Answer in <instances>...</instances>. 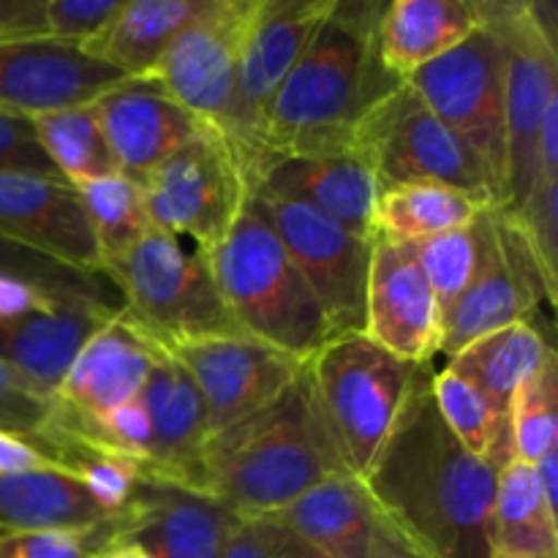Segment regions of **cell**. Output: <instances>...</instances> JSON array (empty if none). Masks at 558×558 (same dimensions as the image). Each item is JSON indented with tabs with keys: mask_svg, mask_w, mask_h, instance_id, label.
<instances>
[{
	"mask_svg": "<svg viewBox=\"0 0 558 558\" xmlns=\"http://www.w3.org/2000/svg\"><path fill=\"white\" fill-rule=\"evenodd\" d=\"M352 153L374 174L379 194L396 185L434 183L494 205V191L461 136L407 82L392 87L360 118Z\"/></svg>",
	"mask_w": 558,
	"mask_h": 558,
	"instance_id": "obj_7",
	"label": "cell"
},
{
	"mask_svg": "<svg viewBox=\"0 0 558 558\" xmlns=\"http://www.w3.org/2000/svg\"><path fill=\"white\" fill-rule=\"evenodd\" d=\"M47 0H0V44L47 38Z\"/></svg>",
	"mask_w": 558,
	"mask_h": 558,
	"instance_id": "obj_47",
	"label": "cell"
},
{
	"mask_svg": "<svg viewBox=\"0 0 558 558\" xmlns=\"http://www.w3.org/2000/svg\"><path fill=\"white\" fill-rule=\"evenodd\" d=\"M0 428L14 430L47 447L52 456L63 461L69 474L71 461L82 450L76 414L60 407L54 398H44L3 360H0Z\"/></svg>",
	"mask_w": 558,
	"mask_h": 558,
	"instance_id": "obj_34",
	"label": "cell"
},
{
	"mask_svg": "<svg viewBox=\"0 0 558 558\" xmlns=\"http://www.w3.org/2000/svg\"><path fill=\"white\" fill-rule=\"evenodd\" d=\"M543 300L556 305L526 240L510 213L490 207L483 265L466 292L441 316L439 352L452 357L488 332L532 319Z\"/></svg>",
	"mask_w": 558,
	"mask_h": 558,
	"instance_id": "obj_14",
	"label": "cell"
},
{
	"mask_svg": "<svg viewBox=\"0 0 558 558\" xmlns=\"http://www.w3.org/2000/svg\"><path fill=\"white\" fill-rule=\"evenodd\" d=\"M558 447V360L556 354L537 376L515 392L510 403L512 461L534 466Z\"/></svg>",
	"mask_w": 558,
	"mask_h": 558,
	"instance_id": "obj_37",
	"label": "cell"
},
{
	"mask_svg": "<svg viewBox=\"0 0 558 558\" xmlns=\"http://www.w3.org/2000/svg\"><path fill=\"white\" fill-rule=\"evenodd\" d=\"M125 515V537L150 558H221L240 518L218 499L142 480Z\"/></svg>",
	"mask_w": 558,
	"mask_h": 558,
	"instance_id": "obj_21",
	"label": "cell"
},
{
	"mask_svg": "<svg viewBox=\"0 0 558 558\" xmlns=\"http://www.w3.org/2000/svg\"><path fill=\"white\" fill-rule=\"evenodd\" d=\"M338 0H254L234 93L229 147L238 156L251 196L265 172V125L272 98L294 69Z\"/></svg>",
	"mask_w": 558,
	"mask_h": 558,
	"instance_id": "obj_9",
	"label": "cell"
},
{
	"mask_svg": "<svg viewBox=\"0 0 558 558\" xmlns=\"http://www.w3.org/2000/svg\"><path fill=\"white\" fill-rule=\"evenodd\" d=\"M363 336L409 365L434 360L441 311L414 256V243L376 238L371 245Z\"/></svg>",
	"mask_w": 558,
	"mask_h": 558,
	"instance_id": "obj_16",
	"label": "cell"
},
{
	"mask_svg": "<svg viewBox=\"0 0 558 558\" xmlns=\"http://www.w3.org/2000/svg\"><path fill=\"white\" fill-rule=\"evenodd\" d=\"M534 472H537L539 488H543L548 505L558 510V447L545 452V456L534 463Z\"/></svg>",
	"mask_w": 558,
	"mask_h": 558,
	"instance_id": "obj_50",
	"label": "cell"
},
{
	"mask_svg": "<svg viewBox=\"0 0 558 558\" xmlns=\"http://www.w3.org/2000/svg\"><path fill=\"white\" fill-rule=\"evenodd\" d=\"M488 543L490 558H558V510L529 463L510 461L496 474Z\"/></svg>",
	"mask_w": 558,
	"mask_h": 558,
	"instance_id": "obj_30",
	"label": "cell"
},
{
	"mask_svg": "<svg viewBox=\"0 0 558 558\" xmlns=\"http://www.w3.org/2000/svg\"><path fill=\"white\" fill-rule=\"evenodd\" d=\"M365 558H425L417 548L407 543L398 532H392L379 515H376L374 537H371V548Z\"/></svg>",
	"mask_w": 558,
	"mask_h": 558,
	"instance_id": "obj_49",
	"label": "cell"
},
{
	"mask_svg": "<svg viewBox=\"0 0 558 558\" xmlns=\"http://www.w3.org/2000/svg\"><path fill=\"white\" fill-rule=\"evenodd\" d=\"M74 480H80L85 485L87 494L104 510L118 515L134 499L142 480H145V472H142V463L129 456H120V452L109 450H87L74 463Z\"/></svg>",
	"mask_w": 558,
	"mask_h": 558,
	"instance_id": "obj_41",
	"label": "cell"
},
{
	"mask_svg": "<svg viewBox=\"0 0 558 558\" xmlns=\"http://www.w3.org/2000/svg\"><path fill=\"white\" fill-rule=\"evenodd\" d=\"M153 430L150 461L142 466L145 480L205 494L207 409L189 371L161 349L140 392Z\"/></svg>",
	"mask_w": 558,
	"mask_h": 558,
	"instance_id": "obj_19",
	"label": "cell"
},
{
	"mask_svg": "<svg viewBox=\"0 0 558 558\" xmlns=\"http://www.w3.org/2000/svg\"><path fill=\"white\" fill-rule=\"evenodd\" d=\"M430 396L441 423L450 428L463 450L494 466L496 472L512 461L510 420L496 414L472 381L458 376L452 368H445L430 376Z\"/></svg>",
	"mask_w": 558,
	"mask_h": 558,
	"instance_id": "obj_32",
	"label": "cell"
},
{
	"mask_svg": "<svg viewBox=\"0 0 558 558\" xmlns=\"http://www.w3.org/2000/svg\"><path fill=\"white\" fill-rule=\"evenodd\" d=\"M20 472H65L63 461L27 436L14 434V430L0 428V474H20ZM71 477V474H69Z\"/></svg>",
	"mask_w": 558,
	"mask_h": 558,
	"instance_id": "obj_46",
	"label": "cell"
},
{
	"mask_svg": "<svg viewBox=\"0 0 558 558\" xmlns=\"http://www.w3.org/2000/svg\"><path fill=\"white\" fill-rule=\"evenodd\" d=\"M270 518L332 558L368 556L376 526V512L363 483L347 472L330 474Z\"/></svg>",
	"mask_w": 558,
	"mask_h": 558,
	"instance_id": "obj_26",
	"label": "cell"
},
{
	"mask_svg": "<svg viewBox=\"0 0 558 558\" xmlns=\"http://www.w3.org/2000/svg\"><path fill=\"white\" fill-rule=\"evenodd\" d=\"M118 515L104 510L85 485L69 474H0V537L38 529H85Z\"/></svg>",
	"mask_w": 558,
	"mask_h": 558,
	"instance_id": "obj_29",
	"label": "cell"
},
{
	"mask_svg": "<svg viewBox=\"0 0 558 558\" xmlns=\"http://www.w3.org/2000/svg\"><path fill=\"white\" fill-rule=\"evenodd\" d=\"M93 107L120 174L140 185L202 129L153 76L120 82Z\"/></svg>",
	"mask_w": 558,
	"mask_h": 558,
	"instance_id": "obj_20",
	"label": "cell"
},
{
	"mask_svg": "<svg viewBox=\"0 0 558 558\" xmlns=\"http://www.w3.org/2000/svg\"><path fill=\"white\" fill-rule=\"evenodd\" d=\"M120 5L123 0H47V38L85 47L109 25Z\"/></svg>",
	"mask_w": 558,
	"mask_h": 558,
	"instance_id": "obj_42",
	"label": "cell"
},
{
	"mask_svg": "<svg viewBox=\"0 0 558 558\" xmlns=\"http://www.w3.org/2000/svg\"><path fill=\"white\" fill-rule=\"evenodd\" d=\"M0 276L25 278V281L47 289V292L63 294V298H85L120 308V300H114V287L104 283L107 281L104 276L74 270L63 262H54L25 245H16L3 234H0Z\"/></svg>",
	"mask_w": 558,
	"mask_h": 558,
	"instance_id": "obj_38",
	"label": "cell"
},
{
	"mask_svg": "<svg viewBox=\"0 0 558 558\" xmlns=\"http://www.w3.org/2000/svg\"><path fill=\"white\" fill-rule=\"evenodd\" d=\"M420 368L376 347L363 332L332 336L308 360L316 412L343 472L363 480L390 439Z\"/></svg>",
	"mask_w": 558,
	"mask_h": 558,
	"instance_id": "obj_5",
	"label": "cell"
},
{
	"mask_svg": "<svg viewBox=\"0 0 558 558\" xmlns=\"http://www.w3.org/2000/svg\"><path fill=\"white\" fill-rule=\"evenodd\" d=\"M254 194L303 202L357 238L371 243L379 238V185L363 158L354 153L281 158L267 169Z\"/></svg>",
	"mask_w": 558,
	"mask_h": 558,
	"instance_id": "obj_23",
	"label": "cell"
},
{
	"mask_svg": "<svg viewBox=\"0 0 558 558\" xmlns=\"http://www.w3.org/2000/svg\"><path fill=\"white\" fill-rule=\"evenodd\" d=\"M161 349L129 319L123 308L98 327L60 381L54 401L90 420L140 398Z\"/></svg>",
	"mask_w": 558,
	"mask_h": 558,
	"instance_id": "obj_22",
	"label": "cell"
},
{
	"mask_svg": "<svg viewBox=\"0 0 558 558\" xmlns=\"http://www.w3.org/2000/svg\"><path fill=\"white\" fill-rule=\"evenodd\" d=\"M488 210L469 227L414 243V256H417L420 270H423L425 281H428L430 292L439 303L441 316L466 292L469 283L477 276L480 265H483Z\"/></svg>",
	"mask_w": 558,
	"mask_h": 558,
	"instance_id": "obj_36",
	"label": "cell"
},
{
	"mask_svg": "<svg viewBox=\"0 0 558 558\" xmlns=\"http://www.w3.org/2000/svg\"><path fill=\"white\" fill-rule=\"evenodd\" d=\"M381 9L379 0H338L272 98L262 142L265 172L281 158L352 153L360 118L401 85L376 49Z\"/></svg>",
	"mask_w": 558,
	"mask_h": 558,
	"instance_id": "obj_2",
	"label": "cell"
},
{
	"mask_svg": "<svg viewBox=\"0 0 558 558\" xmlns=\"http://www.w3.org/2000/svg\"><path fill=\"white\" fill-rule=\"evenodd\" d=\"M134 76L101 63L80 44L31 38L0 44V112L20 118L87 107Z\"/></svg>",
	"mask_w": 558,
	"mask_h": 558,
	"instance_id": "obj_17",
	"label": "cell"
},
{
	"mask_svg": "<svg viewBox=\"0 0 558 558\" xmlns=\"http://www.w3.org/2000/svg\"><path fill=\"white\" fill-rule=\"evenodd\" d=\"M554 354V343L532 319H526L472 341L452 354L447 368L472 381L485 401L496 409V414L510 420V403L515 392L532 376H537Z\"/></svg>",
	"mask_w": 558,
	"mask_h": 558,
	"instance_id": "obj_28",
	"label": "cell"
},
{
	"mask_svg": "<svg viewBox=\"0 0 558 558\" xmlns=\"http://www.w3.org/2000/svg\"><path fill=\"white\" fill-rule=\"evenodd\" d=\"M0 234L74 270L101 276L90 221L69 180L0 172Z\"/></svg>",
	"mask_w": 558,
	"mask_h": 558,
	"instance_id": "obj_18",
	"label": "cell"
},
{
	"mask_svg": "<svg viewBox=\"0 0 558 558\" xmlns=\"http://www.w3.org/2000/svg\"><path fill=\"white\" fill-rule=\"evenodd\" d=\"M69 300H85V298H63V294L47 292V289L25 281V278L0 276V322H11L27 314L52 311L58 308V305L69 303Z\"/></svg>",
	"mask_w": 558,
	"mask_h": 558,
	"instance_id": "obj_45",
	"label": "cell"
},
{
	"mask_svg": "<svg viewBox=\"0 0 558 558\" xmlns=\"http://www.w3.org/2000/svg\"><path fill=\"white\" fill-rule=\"evenodd\" d=\"M199 9L202 0H123L109 25L82 49L125 76L147 80Z\"/></svg>",
	"mask_w": 558,
	"mask_h": 558,
	"instance_id": "obj_27",
	"label": "cell"
},
{
	"mask_svg": "<svg viewBox=\"0 0 558 558\" xmlns=\"http://www.w3.org/2000/svg\"><path fill=\"white\" fill-rule=\"evenodd\" d=\"M251 205L276 232L319 300L332 336L363 332L371 240L357 238L303 202L254 194Z\"/></svg>",
	"mask_w": 558,
	"mask_h": 558,
	"instance_id": "obj_12",
	"label": "cell"
},
{
	"mask_svg": "<svg viewBox=\"0 0 558 558\" xmlns=\"http://www.w3.org/2000/svg\"><path fill=\"white\" fill-rule=\"evenodd\" d=\"M205 262L243 336L300 363H308L332 338L319 300L251 199Z\"/></svg>",
	"mask_w": 558,
	"mask_h": 558,
	"instance_id": "obj_4",
	"label": "cell"
},
{
	"mask_svg": "<svg viewBox=\"0 0 558 558\" xmlns=\"http://www.w3.org/2000/svg\"><path fill=\"white\" fill-rule=\"evenodd\" d=\"M85 216L90 221L93 240L98 248V270L107 262L118 259L150 229L142 185L125 174L87 180L74 185Z\"/></svg>",
	"mask_w": 558,
	"mask_h": 558,
	"instance_id": "obj_35",
	"label": "cell"
},
{
	"mask_svg": "<svg viewBox=\"0 0 558 558\" xmlns=\"http://www.w3.org/2000/svg\"><path fill=\"white\" fill-rule=\"evenodd\" d=\"M0 172L41 174V178H60L58 169L41 150L33 131V120L20 114L0 112Z\"/></svg>",
	"mask_w": 558,
	"mask_h": 558,
	"instance_id": "obj_43",
	"label": "cell"
},
{
	"mask_svg": "<svg viewBox=\"0 0 558 558\" xmlns=\"http://www.w3.org/2000/svg\"><path fill=\"white\" fill-rule=\"evenodd\" d=\"M485 3L483 25L458 47L423 65L407 80L436 118L461 136L488 178L496 207L505 205V69L507 44L494 3Z\"/></svg>",
	"mask_w": 558,
	"mask_h": 558,
	"instance_id": "obj_8",
	"label": "cell"
},
{
	"mask_svg": "<svg viewBox=\"0 0 558 558\" xmlns=\"http://www.w3.org/2000/svg\"><path fill=\"white\" fill-rule=\"evenodd\" d=\"M537 161L539 174L545 178H558V96L550 98L548 109L543 114L537 140Z\"/></svg>",
	"mask_w": 558,
	"mask_h": 558,
	"instance_id": "obj_48",
	"label": "cell"
},
{
	"mask_svg": "<svg viewBox=\"0 0 558 558\" xmlns=\"http://www.w3.org/2000/svg\"><path fill=\"white\" fill-rule=\"evenodd\" d=\"M251 5L254 0H202L153 74L172 101L227 142Z\"/></svg>",
	"mask_w": 558,
	"mask_h": 558,
	"instance_id": "obj_13",
	"label": "cell"
},
{
	"mask_svg": "<svg viewBox=\"0 0 558 558\" xmlns=\"http://www.w3.org/2000/svg\"><path fill=\"white\" fill-rule=\"evenodd\" d=\"M120 308L96 300H69L52 311L0 322V360L44 398H54L87 338Z\"/></svg>",
	"mask_w": 558,
	"mask_h": 558,
	"instance_id": "obj_24",
	"label": "cell"
},
{
	"mask_svg": "<svg viewBox=\"0 0 558 558\" xmlns=\"http://www.w3.org/2000/svg\"><path fill=\"white\" fill-rule=\"evenodd\" d=\"M125 537V515L85 529H38L0 537V558H98L114 539Z\"/></svg>",
	"mask_w": 558,
	"mask_h": 558,
	"instance_id": "obj_39",
	"label": "cell"
},
{
	"mask_svg": "<svg viewBox=\"0 0 558 558\" xmlns=\"http://www.w3.org/2000/svg\"><path fill=\"white\" fill-rule=\"evenodd\" d=\"M167 354L199 387L210 439L278 401L305 365L248 336L199 338L178 343Z\"/></svg>",
	"mask_w": 558,
	"mask_h": 558,
	"instance_id": "obj_15",
	"label": "cell"
},
{
	"mask_svg": "<svg viewBox=\"0 0 558 558\" xmlns=\"http://www.w3.org/2000/svg\"><path fill=\"white\" fill-rule=\"evenodd\" d=\"M33 131L52 167L71 185L120 174L93 104L33 118Z\"/></svg>",
	"mask_w": 558,
	"mask_h": 558,
	"instance_id": "obj_33",
	"label": "cell"
},
{
	"mask_svg": "<svg viewBox=\"0 0 558 558\" xmlns=\"http://www.w3.org/2000/svg\"><path fill=\"white\" fill-rule=\"evenodd\" d=\"M483 0H392L376 25V49L390 76L407 82L483 25Z\"/></svg>",
	"mask_w": 558,
	"mask_h": 558,
	"instance_id": "obj_25",
	"label": "cell"
},
{
	"mask_svg": "<svg viewBox=\"0 0 558 558\" xmlns=\"http://www.w3.org/2000/svg\"><path fill=\"white\" fill-rule=\"evenodd\" d=\"M101 276L129 319L163 352L199 338L243 336L205 256L189 254L174 234L150 227L125 254L101 265Z\"/></svg>",
	"mask_w": 558,
	"mask_h": 558,
	"instance_id": "obj_6",
	"label": "cell"
},
{
	"mask_svg": "<svg viewBox=\"0 0 558 558\" xmlns=\"http://www.w3.org/2000/svg\"><path fill=\"white\" fill-rule=\"evenodd\" d=\"M505 33V205L518 210L539 178L537 140L550 98L558 96L556 9L550 3H494Z\"/></svg>",
	"mask_w": 558,
	"mask_h": 558,
	"instance_id": "obj_11",
	"label": "cell"
},
{
	"mask_svg": "<svg viewBox=\"0 0 558 558\" xmlns=\"http://www.w3.org/2000/svg\"><path fill=\"white\" fill-rule=\"evenodd\" d=\"M98 558H150L142 550V545H136L134 539L129 537H120L114 539V543H109L107 548L98 554Z\"/></svg>",
	"mask_w": 558,
	"mask_h": 558,
	"instance_id": "obj_51",
	"label": "cell"
},
{
	"mask_svg": "<svg viewBox=\"0 0 558 558\" xmlns=\"http://www.w3.org/2000/svg\"><path fill=\"white\" fill-rule=\"evenodd\" d=\"M496 469L441 423L420 368L390 439L360 480L376 515L425 558H490Z\"/></svg>",
	"mask_w": 558,
	"mask_h": 558,
	"instance_id": "obj_1",
	"label": "cell"
},
{
	"mask_svg": "<svg viewBox=\"0 0 558 558\" xmlns=\"http://www.w3.org/2000/svg\"><path fill=\"white\" fill-rule=\"evenodd\" d=\"M510 213L512 223L518 227L521 238L526 240L529 251H532L534 262L539 267L545 287H548L550 298L558 300L556 292V262H558V178H545L539 174L537 183L529 191L526 202L518 210Z\"/></svg>",
	"mask_w": 558,
	"mask_h": 558,
	"instance_id": "obj_40",
	"label": "cell"
},
{
	"mask_svg": "<svg viewBox=\"0 0 558 558\" xmlns=\"http://www.w3.org/2000/svg\"><path fill=\"white\" fill-rule=\"evenodd\" d=\"M488 207L463 191L434 183L396 185L379 194L376 227L379 238L420 243L436 234L463 229L477 221Z\"/></svg>",
	"mask_w": 558,
	"mask_h": 558,
	"instance_id": "obj_31",
	"label": "cell"
},
{
	"mask_svg": "<svg viewBox=\"0 0 558 558\" xmlns=\"http://www.w3.org/2000/svg\"><path fill=\"white\" fill-rule=\"evenodd\" d=\"M298 543L276 518H245L229 534L221 558H292Z\"/></svg>",
	"mask_w": 558,
	"mask_h": 558,
	"instance_id": "obj_44",
	"label": "cell"
},
{
	"mask_svg": "<svg viewBox=\"0 0 558 558\" xmlns=\"http://www.w3.org/2000/svg\"><path fill=\"white\" fill-rule=\"evenodd\" d=\"M142 194L150 227L189 234L202 256L227 240L251 199L238 156L207 125L147 174Z\"/></svg>",
	"mask_w": 558,
	"mask_h": 558,
	"instance_id": "obj_10",
	"label": "cell"
},
{
	"mask_svg": "<svg viewBox=\"0 0 558 558\" xmlns=\"http://www.w3.org/2000/svg\"><path fill=\"white\" fill-rule=\"evenodd\" d=\"M338 472L343 466L316 412L305 363L278 401L207 441L205 496L240 521L270 518Z\"/></svg>",
	"mask_w": 558,
	"mask_h": 558,
	"instance_id": "obj_3",
	"label": "cell"
},
{
	"mask_svg": "<svg viewBox=\"0 0 558 558\" xmlns=\"http://www.w3.org/2000/svg\"><path fill=\"white\" fill-rule=\"evenodd\" d=\"M292 558H332V556L325 554V550H319V548H311V545H305L303 539H300L298 548H294Z\"/></svg>",
	"mask_w": 558,
	"mask_h": 558,
	"instance_id": "obj_52",
	"label": "cell"
}]
</instances>
